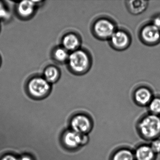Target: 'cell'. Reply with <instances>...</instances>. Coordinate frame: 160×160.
Returning <instances> with one entry per match:
<instances>
[{"mask_svg":"<svg viewBox=\"0 0 160 160\" xmlns=\"http://www.w3.org/2000/svg\"><path fill=\"white\" fill-rule=\"evenodd\" d=\"M71 126L78 133H85L90 129L91 122L88 118L83 115H78L72 120Z\"/></svg>","mask_w":160,"mask_h":160,"instance_id":"52a82bcc","label":"cell"},{"mask_svg":"<svg viewBox=\"0 0 160 160\" xmlns=\"http://www.w3.org/2000/svg\"><path fill=\"white\" fill-rule=\"evenodd\" d=\"M149 109L153 115L160 114V98L155 97L149 103Z\"/></svg>","mask_w":160,"mask_h":160,"instance_id":"e0dca14e","label":"cell"},{"mask_svg":"<svg viewBox=\"0 0 160 160\" xmlns=\"http://www.w3.org/2000/svg\"><path fill=\"white\" fill-rule=\"evenodd\" d=\"M82 139L80 134L74 131L67 132L63 137L64 144L69 148H75L78 147L82 143Z\"/></svg>","mask_w":160,"mask_h":160,"instance_id":"8fae6325","label":"cell"},{"mask_svg":"<svg viewBox=\"0 0 160 160\" xmlns=\"http://www.w3.org/2000/svg\"><path fill=\"white\" fill-rule=\"evenodd\" d=\"M155 153L150 147L144 146L139 147L136 151L135 156L137 160H152Z\"/></svg>","mask_w":160,"mask_h":160,"instance_id":"4fadbf2b","label":"cell"},{"mask_svg":"<svg viewBox=\"0 0 160 160\" xmlns=\"http://www.w3.org/2000/svg\"><path fill=\"white\" fill-rule=\"evenodd\" d=\"M113 160H134L133 154L128 150H121L114 155Z\"/></svg>","mask_w":160,"mask_h":160,"instance_id":"2e32d148","label":"cell"},{"mask_svg":"<svg viewBox=\"0 0 160 160\" xmlns=\"http://www.w3.org/2000/svg\"><path fill=\"white\" fill-rule=\"evenodd\" d=\"M9 16L8 11L3 4L0 2V18H7Z\"/></svg>","mask_w":160,"mask_h":160,"instance_id":"d6986e66","label":"cell"},{"mask_svg":"<svg viewBox=\"0 0 160 160\" xmlns=\"http://www.w3.org/2000/svg\"><path fill=\"white\" fill-rule=\"evenodd\" d=\"M63 48L72 52L80 48L81 40L79 35L75 33H69L63 37L62 41Z\"/></svg>","mask_w":160,"mask_h":160,"instance_id":"ba28073f","label":"cell"},{"mask_svg":"<svg viewBox=\"0 0 160 160\" xmlns=\"http://www.w3.org/2000/svg\"><path fill=\"white\" fill-rule=\"evenodd\" d=\"M67 62L72 72L78 75L88 72L92 65L91 57L89 53L81 48L71 52Z\"/></svg>","mask_w":160,"mask_h":160,"instance_id":"6da1fadb","label":"cell"},{"mask_svg":"<svg viewBox=\"0 0 160 160\" xmlns=\"http://www.w3.org/2000/svg\"><path fill=\"white\" fill-rule=\"evenodd\" d=\"M35 3L34 2L24 1L18 4V11L20 15L23 17H28L34 12Z\"/></svg>","mask_w":160,"mask_h":160,"instance_id":"7c38bea8","label":"cell"},{"mask_svg":"<svg viewBox=\"0 0 160 160\" xmlns=\"http://www.w3.org/2000/svg\"><path fill=\"white\" fill-rule=\"evenodd\" d=\"M116 30L115 23L105 18L97 19L92 26V31L94 36L101 40H109Z\"/></svg>","mask_w":160,"mask_h":160,"instance_id":"7a4b0ae2","label":"cell"},{"mask_svg":"<svg viewBox=\"0 0 160 160\" xmlns=\"http://www.w3.org/2000/svg\"><path fill=\"white\" fill-rule=\"evenodd\" d=\"M134 98L139 105H146L149 104L152 100V93L150 89L147 87H139L135 91Z\"/></svg>","mask_w":160,"mask_h":160,"instance_id":"9c48e42d","label":"cell"},{"mask_svg":"<svg viewBox=\"0 0 160 160\" xmlns=\"http://www.w3.org/2000/svg\"><path fill=\"white\" fill-rule=\"evenodd\" d=\"M69 56H70V54L69 53V51H67L63 47L57 48L54 52V57L55 59L60 62H62L67 61L69 58Z\"/></svg>","mask_w":160,"mask_h":160,"instance_id":"9a60e30c","label":"cell"},{"mask_svg":"<svg viewBox=\"0 0 160 160\" xmlns=\"http://www.w3.org/2000/svg\"><path fill=\"white\" fill-rule=\"evenodd\" d=\"M152 150L155 153H160V140L156 139L152 141L151 146Z\"/></svg>","mask_w":160,"mask_h":160,"instance_id":"ac0fdd59","label":"cell"},{"mask_svg":"<svg viewBox=\"0 0 160 160\" xmlns=\"http://www.w3.org/2000/svg\"><path fill=\"white\" fill-rule=\"evenodd\" d=\"M19 160H32V158L28 155H24Z\"/></svg>","mask_w":160,"mask_h":160,"instance_id":"7402d4cb","label":"cell"},{"mask_svg":"<svg viewBox=\"0 0 160 160\" xmlns=\"http://www.w3.org/2000/svg\"><path fill=\"white\" fill-rule=\"evenodd\" d=\"M153 25H155L157 28H158L160 31V17H157L153 19L152 22Z\"/></svg>","mask_w":160,"mask_h":160,"instance_id":"44dd1931","label":"cell"},{"mask_svg":"<svg viewBox=\"0 0 160 160\" xmlns=\"http://www.w3.org/2000/svg\"><path fill=\"white\" fill-rule=\"evenodd\" d=\"M109 43L114 49L122 51L127 49L131 44L130 34L123 30L117 29L109 39Z\"/></svg>","mask_w":160,"mask_h":160,"instance_id":"5b68a950","label":"cell"},{"mask_svg":"<svg viewBox=\"0 0 160 160\" xmlns=\"http://www.w3.org/2000/svg\"><path fill=\"white\" fill-rule=\"evenodd\" d=\"M1 160H19L17 157L12 154H7L4 155Z\"/></svg>","mask_w":160,"mask_h":160,"instance_id":"ffe728a7","label":"cell"},{"mask_svg":"<svg viewBox=\"0 0 160 160\" xmlns=\"http://www.w3.org/2000/svg\"><path fill=\"white\" fill-rule=\"evenodd\" d=\"M139 37L147 45H155L160 42V31L152 23L146 24L141 28Z\"/></svg>","mask_w":160,"mask_h":160,"instance_id":"277c9868","label":"cell"},{"mask_svg":"<svg viewBox=\"0 0 160 160\" xmlns=\"http://www.w3.org/2000/svg\"><path fill=\"white\" fill-rule=\"evenodd\" d=\"M126 5L129 12L134 15H138L144 12L147 10L148 2L140 0L128 1L126 2Z\"/></svg>","mask_w":160,"mask_h":160,"instance_id":"30bf717a","label":"cell"},{"mask_svg":"<svg viewBox=\"0 0 160 160\" xmlns=\"http://www.w3.org/2000/svg\"><path fill=\"white\" fill-rule=\"evenodd\" d=\"M29 91L35 97H42L48 92L50 89L49 82L45 78L36 77L32 79L28 85Z\"/></svg>","mask_w":160,"mask_h":160,"instance_id":"8992f818","label":"cell"},{"mask_svg":"<svg viewBox=\"0 0 160 160\" xmlns=\"http://www.w3.org/2000/svg\"><path fill=\"white\" fill-rule=\"evenodd\" d=\"M59 76V72L56 67L50 66L46 69L44 72L45 79L48 82L56 81Z\"/></svg>","mask_w":160,"mask_h":160,"instance_id":"5bb4252c","label":"cell"},{"mask_svg":"<svg viewBox=\"0 0 160 160\" xmlns=\"http://www.w3.org/2000/svg\"><path fill=\"white\" fill-rule=\"evenodd\" d=\"M139 128L147 138L157 137L160 134V118L153 114L147 116L140 122Z\"/></svg>","mask_w":160,"mask_h":160,"instance_id":"3957f363","label":"cell"}]
</instances>
